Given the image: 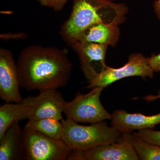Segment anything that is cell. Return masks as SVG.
I'll use <instances>...</instances> for the list:
<instances>
[{"mask_svg": "<svg viewBox=\"0 0 160 160\" xmlns=\"http://www.w3.org/2000/svg\"><path fill=\"white\" fill-rule=\"evenodd\" d=\"M16 64L20 87L29 91L66 86L72 69L66 49L39 45L23 49Z\"/></svg>", "mask_w": 160, "mask_h": 160, "instance_id": "cell-1", "label": "cell"}, {"mask_svg": "<svg viewBox=\"0 0 160 160\" xmlns=\"http://www.w3.org/2000/svg\"><path fill=\"white\" fill-rule=\"evenodd\" d=\"M128 6L106 0H74L69 19L63 24L60 34L70 46L80 33L98 23L119 26L125 22Z\"/></svg>", "mask_w": 160, "mask_h": 160, "instance_id": "cell-2", "label": "cell"}, {"mask_svg": "<svg viewBox=\"0 0 160 160\" xmlns=\"http://www.w3.org/2000/svg\"><path fill=\"white\" fill-rule=\"evenodd\" d=\"M62 139L72 149L86 150L100 145L116 142L122 133L104 121L82 126L67 118L62 120Z\"/></svg>", "mask_w": 160, "mask_h": 160, "instance_id": "cell-3", "label": "cell"}, {"mask_svg": "<svg viewBox=\"0 0 160 160\" xmlns=\"http://www.w3.org/2000/svg\"><path fill=\"white\" fill-rule=\"evenodd\" d=\"M87 94L78 92L70 102H66L63 113L67 118L76 122L94 124L111 120L112 114L105 109L100 101L104 88L95 87Z\"/></svg>", "mask_w": 160, "mask_h": 160, "instance_id": "cell-4", "label": "cell"}, {"mask_svg": "<svg viewBox=\"0 0 160 160\" xmlns=\"http://www.w3.org/2000/svg\"><path fill=\"white\" fill-rule=\"evenodd\" d=\"M25 160H67L72 149L62 139L23 129Z\"/></svg>", "mask_w": 160, "mask_h": 160, "instance_id": "cell-5", "label": "cell"}, {"mask_svg": "<svg viewBox=\"0 0 160 160\" xmlns=\"http://www.w3.org/2000/svg\"><path fill=\"white\" fill-rule=\"evenodd\" d=\"M68 160H139L134 146V135L123 132L116 142L86 150L72 149Z\"/></svg>", "mask_w": 160, "mask_h": 160, "instance_id": "cell-6", "label": "cell"}, {"mask_svg": "<svg viewBox=\"0 0 160 160\" xmlns=\"http://www.w3.org/2000/svg\"><path fill=\"white\" fill-rule=\"evenodd\" d=\"M154 72L149 65V57H146L142 53H132L129 55L128 62L122 67L113 68L107 66L93 79L88 81L89 85L86 88H104L118 80L130 77L152 78Z\"/></svg>", "mask_w": 160, "mask_h": 160, "instance_id": "cell-7", "label": "cell"}, {"mask_svg": "<svg viewBox=\"0 0 160 160\" xmlns=\"http://www.w3.org/2000/svg\"><path fill=\"white\" fill-rule=\"evenodd\" d=\"M29 97L28 120L53 118L62 121V113L66 101L58 89H47L40 91L37 96Z\"/></svg>", "mask_w": 160, "mask_h": 160, "instance_id": "cell-8", "label": "cell"}, {"mask_svg": "<svg viewBox=\"0 0 160 160\" xmlns=\"http://www.w3.org/2000/svg\"><path fill=\"white\" fill-rule=\"evenodd\" d=\"M70 46L76 52L81 68L88 81L93 79L104 70L108 46L89 42L77 41Z\"/></svg>", "mask_w": 160, "mask_h": 160, "instance_id": "cell-9", "label": "cell"}, {"mask_svg": "<svg viewBox=\"0 0 160 160\" xmlns=\"http://www.w3.org/2000/svg\"><path fill=\"white\" fill-rule=\"evenodd\" d=\"M20 87L17 64L12 52L0 49V98L6 102H20L23 99Z\"/></svg>", "mask_w": 160, "mask_h": 160, "instance_id": "cell-10", "label": "cell"}, {"mask_svg": "<svg viewBox=\"0 0 160 160\" xmlns=\"http://www.w3.org/2000/svg\"><path fill=\"white\" fill-rule=\"evenodd\" d=\"M160 124V113L146 116L141 113H129L125 110H115L112 114L111 125L121 133L135 130L152 129Z\"/></svg>", "mask_w": 160, "mask_h": 160, "instance_id": "cell-11", "label": "cell"}, {"mask_svg": "<svg viewBox=\"0 0 160 160\" xmlns=\"http://www.w3.org/2000/svg\"><path fill=\"white\" fill-rule=\"evenodd\" d=\"M25 160L23 129L16 122L0 138V160Z\"/></svg>", "mask_w": 160, "mask_h": 160, "instance_id": "cell-12", "label": "cell"}, {"mask_svg": "<svg viewBox=\"0 0 160 160\" xmlns=\"http://www.w3.org/2000/svg\"><path fill=\"white\" fill-rule=\"evenodd\" d=\"M120 34L119 26L95 23L84 29L75 42L99 43L114 47L119 41Z\"/></svg>", "mask_w": 160, "mask_h": 160, "instance_id": "cell-13", "label": "cell"}, {"mask_svg": "<svg viewBox=\"0 0 160 160\" xmlns=\"http://www.w3.org/2000/svg\"><path fill=\"white\" fill-rule=\"evenodd\" d=\"M29 97L20 102H6L0 106V138L12 124L28 119Z\"/></svg>", "mask_w": 160, "mask_h": 160, "instance_id": "cell-14", "label": "cell"}, {"mask_svg": "<svg viewBox=\"0 0 160 160\" xmlns=\"http://www.w3.org/2000/svg\"><path fill=\"white\" fill-rule=\"evenodd\" d=\"M25 129L40 132L55 139H62L63 126L62 121L53 118L28 120Z\"/></svg>", "mask_w": 160, "mask_h": 160, "instance_id": "cell-15", "label": "cell"}, {"mask_svg": "<svg viewBox=\"0 0 160 160\" xmlns=\"http://www.w3.org/2000/svg\"><path fill=\"white\" fill-rule=\"evenodd\" d=\"M134 146L139 160H160L159 145L146 142L134 135Z\"/></svg>", "mask_w": 160, "mask_h": 160, "instance_id": "cell-16", "label": "cell"}, {"mask_svg": "<svg viewBox=\"0 0 160 160\" xmlns=\"http://www.w3.org/2000/svg\"><path fill=\"white\" fill-rule=\"evenodd\" d=\"M134 135L146 142L160 146V131L145 129L133 133Z\"/></svg>", "mask_w": 160, "mask_h": 160, "instance_id": "cell-17", "label": "cell"}, {"mask_svg": "<svg viewBox=\"0 0 160 160\" xmlns=\"http://www.w3.org/2000/svg\"><path fill=\"white\" fill-rule=\"evenodd\" d=\"M42 6L52 8L55 11L63 9L69 0H37Z\"/></svg>", "mask_w": 160, "mask_h": 160, "instance_id": "cell-18", "label": "cell"}, {"mask_svg": "<svg viewBox=\"0 0 160 160\" xmlns=\"http://www.w3.org/2000/svg\"><path fill=\"white\" fill-rule=\"evenodd\" d=\"M149 64L154 72L160 73V52L152 54L149 57Z\"/></svg>", "mask_w": 160, "mask_h": 160, "instance_id": "cell-19", "label": "cell"}, {"mask_svg": "<svg viewBox=\"0 0 160 160\" xmlns=\"http://www.w3.org/2000/svg\"><path fill=\"white\" fill-rule=\"evenodd\" d=\"M27 37V35L22 32L18 33H6V34H1V38L4 40L11 39H24Z\"/></svg>", "mask_w": 160, "mask_h": 160, "instance_id": "cell-20", "label": "cell"}, {"mask_svg": "<svg viewBox=\"0 0 160 160\" xmlns=\"http://www.w3.org/2000/svg\"><path fill=\"white\" fill-rule=\"evenodd\" d=\"M141 99L145 100L148 102H152L156 100L160 99V89L158 91L157 94L148 95L144 98H141Z\"/></svg>", "mask_w": 160, "mask_h": 160, "instance_id": "cell-21", "label": "cell"}, {"mask_svg": "<svg viewBox=\"0 0 160 160\" xmlns=\"http://www.w3.org/2000/svg\"><path fill=\"white\" fill-rule=\"evenodd\" d=\"M153 10L156 16L160 20V0H155L153 4Z\"/></svg>", "mask_w": 160, "mask_h": 160, "instance_id": "cell-22", "label": "cell"}, {"mask_svg": "<svg viewBox=\"0 0 160 160\" xmlns=\"http://www.w3.org/2000/svg\"><path fill=\"white\" fill-rule=\"evenodd\" d=\"M106 1H109V2H115L116 1L118 0H106Z\"/></svg>", "mask_w": 160, "mask_h": 160, "instance_id": "cell-23", "label": "cell"}]
</instances>
